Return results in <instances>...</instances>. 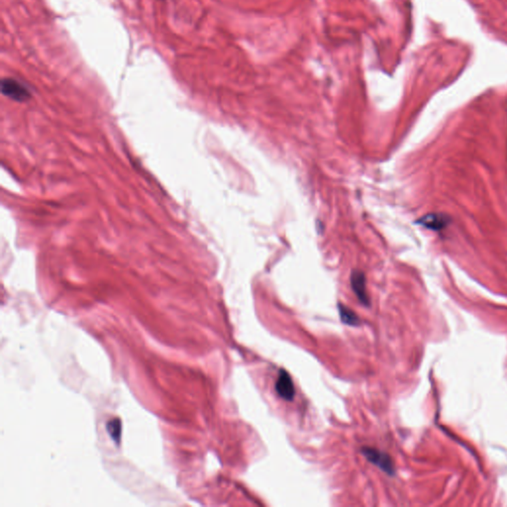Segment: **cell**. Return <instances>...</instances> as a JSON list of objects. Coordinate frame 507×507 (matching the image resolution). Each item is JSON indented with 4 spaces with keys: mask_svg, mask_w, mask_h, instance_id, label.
Returning <instances> with one entry per match:
<instances>
[{
    "mask_svg": "<svg viewBox=\"0 0 507 507\" xmlns=\"http://www.w3.org/2000/svg\"><path fill=\"white\" fill-rule=\"evenodd\" d=\"M419 223L422 224L427 228H432V229H439L440 226L442 225L441 219L437 215H434V216L429 215L426 217H423L419 220Z\"/></svg>",
    "mask_w": 507,
    "mask_h": 507,
    "instance_id": "7",
    "label": "cell"
},
{
    "mask_svg": "<svg viewBox=\"0 0 507 507\" xmlns=\"http://www.w3.org/2000/svg\"><path fill=\"white\" fill-rule=\"evenodd\" d=\"M107 431L115 443H120L122 425L120 419H113L107 423Z\"/></svg>",
    "mask_w": 507,
    "mask_h": 507,
    "instance_id": "6",
    "label": "cell"
},
{
    "mask_svg": "<svg viewBox=\"0 0 507 507\" xmlns=\"http://www.w3.org/2000/svg\"><path fill=\"white\" fill-rule=\"evenodd\" d=\"M1 92L14 102H25L31 98L30 90L20 81L10 78L1 81Z\"/></svg>",
    "mask_w": 507,
    "mask_h": 507,
    "instance_id": "2",
    "label": "cell"
},
{
    "mask_svg": "<svg viewBox=\"0 0 507 507\" xmlns=\"http://www.w3.org/2000/svg\"><path fill=\"white\" fill-rule=\"evenodd\" d=\"M338 309H339L341 321L344 324L348 325V326H359L361 324V320L358 317V315L353 310H351L349 307H347L346 305H342V303H339Z\"/></svg>",
    "mask_w": 507,
    "mask_h": 507,
    "instance_id": "5",
    "label": "cell"
},
{
    "mask_svg": "<svg viewBox=\"0 0 507 507\" xmlns=\"http://www.w3.org/2000/svg\"><path fill=\"white\" fill-rule=\"evenodd\" d=\"M276 391L285 401H292L295 396V387L291 377L285 369H281L276 382Z\"/></svg>",
    "mask_w": 507,
    "mask_h": 507,
    "instance_id": "3",
    "label": "cell"
},
{
    "mask_svg": "<svg viewBox=\"0 0 507 507\" xmlns=\"http://www.w3.org/2000/svg\"><path fill=\"white\" fill-rule=\"evenodd\" d=\"M361 453L369 463L377 466L388 476H393L395 474L392 459L385 452L370 447H363Z\"/></svg>",
    "mask_w": 507,
    "mask_h": 507,
    "instance_id": "1",
    "label": "cell"
},
{
    "mask_svg": "<svg viewBox=\"0 0 507 507\" xmlns=\"http://www.w3.org/2000/svg\"><path fill=\"white\" fill-rule=\"evenodd\" d=\"M351 286L353 291L355 292L356 296L358 297L359 301L362 305L368 307L370 305L369 297L366 292V287H365V274L361 271L354 269L351 274Z\"/></svg>",
    "mask_w": 507,
    "mask_h": 507,
    "instance_id": "4",
    "label": "cell"
}]
</instances>
